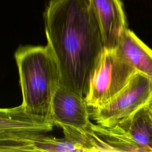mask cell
I'll return each mask as SVG.
<instances>
[{
  "label": "cell",
  "instance_id": "3",
  "mask_svg": "<svg viewBox=\"0 0 152 152\" xmlns=\"http://www.w3.org/2000/svg\"><path fill=\"white\" fill-rule=\"evenodd\" d=\"M136 70L114 48L103 49L90 74L84 100L89 109L103 106L129 82Z\"/></svg>",
  "mask_w": 152,
  "mask_h": 152
},
{
  "label": "cell",
  "instance_id": "8",
  "mask_svg": "<svg viewBox=\"0 0 152 152\" xmlns=\"http://www.w3.org/2000/svg\"><path fill=\"white\" fill-rule=\"evenodd\" d=\"M116 48L136 71L147 76L152 83L151 49L127 27L121 34Z\"/></svg>",
  "mask_w": 152,
  "mask_h": 152
},
{
  "label": "cell",
  "instance_id": "2",
  "mask_svg": "<svg viewBox=\"0 0 152 152\" xmlns=\"http://www.w3.org/2000/svg\"><path fill=\"white\" fill-rule=\"evenodd\" d=\"M14 57L23 96L21 106L27 113L52 121V99L61 85L60 69L52 51L48 45L23 46Z\"/></svg>",
  "mask_w": 152,
  "mask_h": 152
},
{
  "label": "cell",
  "instance_id": "6",
  "mask_svg": "<svg viewBox=\"0 0 152 152\" xmlns=\"http://www.w3.org/2000/svg\"><path fill=\"white\" fill-rule=\"evenodd\" d=\"M99 21L103 46L114 48L127 27L122 0H90Z\"/></svg>",
  "mask_w": 152,
  "mask_h": 152
},
{
  "label": "cell",
  "instance_id": "7",
  "mask_svg": "<svg viewBox=\"0 0 152 152\" xmlns=\"http://www.w3.org/2000/svg\"><path fill=\"white\" fill-rule=\"evenodd\" d=\"M53 125L50 121L27 113L21 104L11 108H0V138L46 134L52 130Z\"/></svg>",
  "mask_w": 152,
  "mask_h": 152
},
{
  "label": "cell",
  "instance_id": "11",
  "mask_svg": "<svg viewBox=\"0 0 152 152\" xmlns=\"http://www.w3.org/2000/svg\"><path fill=\"white\" fill-rule=\"evenodd\" d=\"M145 106L152 116V94L150 97V99H148V102L145 104Z\"/></svg>",
  "mask_w": 152,
  "mask_h": 152
},
{
  "label": "cell",
  "instance_id": "4",
  "mask_svg": "<svg viewBox=\"0 0 152 152\" xmlns=\"http://www.w3.org/2000/svg\"><path fill=\"white\" fill-rule=\"evenodd\" d=\"M84 97L61 85L52 99L50 119L61 127L64 137L75 142L86 151L87 131L91 122Z\"/></svg>",
  "mask_w": 152,
  "mask_h": 152
},
{
  "label": "cell",
  "instance_id": "5",
  "mask_svg": "<svg viewBox=\"0 0 152 152\" xmlns=\"http://www.w3.org/2000/svg\"><path fill=\"white\" fill-rule=\"evenodd\" d=\"M152 94V83L136 72L127 84L102 107L90 109V118L104 127H110L144 106Z\"/></svg>",
  "mask_w": 152,
  "mask_h": 152
},
{
  "label": "cell",
  "instance_id": "9",
  "mask_svg": "<svg viewBox=\"0 0 152 152\" xmlns=\"http://www.w3.org/2000/svg\"><path fill=\"white\" fill-rule=\"evenodd\" d=\"M87 134L91 151H145L113 126L91 123Z\"/></svg>",
  "mask_w": 152,
  "mask_h": 152
},
{
  "label": "cell",
  "instance_id": "10",
  "mask_svg": "<svg viewBox=\"0 0 152 152\" xmlns=\"http://www.w3.org/2000/svg\"><path fill=\"white\" fill-rule=\"evenodd\" d=\"M112 126L145 151L152 152V116L145 105Z\"/></svg>",
  "mask_w": 152,
  "mask_h": 152
},
{
  "label": "cell",
  "instance_id": "1",
  "mask_svg": "<svg viewBox=\"0 0 152 152\" xmlns=\"http://www.w3.org/2000/svg\"><path fill=\"white\" fill-rule=\"evenodd\" d=\"M43 19L47 45L57 61L61 85L84 97L104 47L90 0H49Z\"/></svg>",
  "mask_w": 152,
  "mask_h": 152
}]
</instances>
